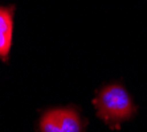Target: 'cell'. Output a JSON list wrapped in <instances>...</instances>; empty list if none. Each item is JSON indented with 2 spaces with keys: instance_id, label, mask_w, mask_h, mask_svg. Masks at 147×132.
Here are the masks:
<instances>
[{
  "instance_id": "7a4b0ae2",
  "label": "cell",
  "mask_w": 147,
  "mask_h": 132,
  "mask_svg": "<svg viewBox=\"0 0 147 132\" xmlns=\"http://www.w3.org/2000/svg\"><path fill=\"white\" fill-rule=\"evenodd\" d=\"M41 132H82L84 123L74 109H53L40 120Z\"/></svg>"
},
{
  "instance_id": "6da1fadb",
  "label": "cell",
  "mask_w": 147,
  "mask_h": 132,
  "mask_svg": "<svg viewBox=\"0 0 147 132\" xmlns=\"http://www.w3.org/2000/svg\"><path fill=\"white\" fill-rule=\"evenodd\" d=\"M94 106L98 116L110 125L119 124L135 112L130 95L119 83L105 86L94 99Z\"/></svg>"
},
{
  "instance_id": "3957f363",
  "label": "cell",
  "mask_w": 147,
  "mask_h": 132,
  "mask_svg": "<svg viewBox=\"0 0 147 132\" xmlns=\"http://www.w3.org/2000/svg\"><path fill=\"white\" fill-rule=\"evenodd\" d=\"M13 7H0V58L7 61L12 46Z\"/></svg>"
}]
</instances>
